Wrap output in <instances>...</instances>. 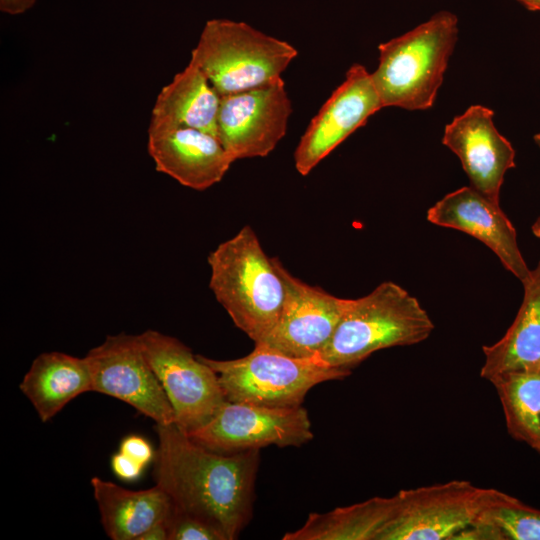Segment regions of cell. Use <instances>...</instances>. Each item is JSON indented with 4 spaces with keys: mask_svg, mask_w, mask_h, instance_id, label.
I'll use <instances>...</instances> for the list:
<instances>
[{
    "mask_svg": "<svg viewBox=\"0 0 540 540\" xmlns=\"http://www.w3.org/2000/svg\"><path fill=\"white\" fill-rule=\"evenodd\" d=\"M531 11L540 12V0H517Z\"/></svg>",
    "mask_w": 540,
    "mask_h": 540,
    "instance_id": "cell-30",
    "label": "cell"
},
{
    "mask_svg": "<svg viewBox=\"0 0 540 540\" xmlns=\"http://www.w3.org/2000/svg\"><path fill=\"white\" fill-rule=\"evenodd\" d=\"M199 445L231 454L269 445L301 446L313 438L306 409L226 401L204 426L187 434Z\"/></svg>",
    "mask_w": 540,
    "mask_h": 540,
    "instance_id": "cell-9",
    "label": "cell"
},
{
    "mask_svg": "<svg viewBox=\"0 0 540 540\" xmlns=\"http://www.w3.org/2000/svg\"><path fill=\"white\" fill-rule=\"evenodd\" d=\"M220 97L218 139L232 160L270 154L292 113L284 80Z\"/></svg>",
    "mask_w": 540,
    "mask_h": 540,
    "instance_id": "cell-11",
    "label": "cell"
},
{
    "mask_svg": "<svg viewBox=\"0 0 540 540\" xmlns=\"http://www.w3.org/2000/svg\"><path fill=\"white\" fill-rule=\"evenodd\" d=\"M92 391L121 400L156 424L175 423L168 397L147 361L138 335H108L85 356Z\"/></svg>",
    "mask_w": 540,
    "mask_h": 540,
    "instance_id": "cell-10",
    "label": "cell"
},
{
    "mask_svg": "<svg viewBox=\"0 0 540 540\" xmlns=\"http://www.w3.org/2000/svg\"><path fill=\"white\" fill-rule=\"evenodd\" d=\"M457 35V16L440 11L407 33L381 43L379 64L371 77L382 108H431Z\"/></svg>",
    "mask_w": 540,
    "mask_h": 540,
    "instance_id": "cell-4",
    "label": "cell"
},
{
    "mask_svg": "<svg viewBox=\"0 0 540 540\" xmlns=\"http://www.w3.org/2000/svg\"><path fill=\"white\" fill-rule=\"evenodd\" d=\"M220 99L204 73L188 63L157 95L148 134L189 127L218 138Z\"/></svg>",
    "mask_w": 540,
    "mask_h": 540,
    "instance_id": "cell-17",
    "label": "cell"
},
{
    "mask_svg": "<svg viewBox=\"0 0 540 540\" xmlns=\"http://www.w3.org/2000/svg\"><path fill=\"white\" fill-rule=\"evenodd\" d=\"M119 451L140 463L142 466L150 463L154 457V451L151 444L139 435H129L125 437L120 443Z\"/></svg>",
    "mask_w": 540,
    "mask_h": 540,
    "instance_id": "cell-25",
    "label": "cell"
},
{
    "mask_svg": "<svg viewBox=\"0 0 540 540\" xmlns=\"http://www.w3.org/2000/svg\"><path fill=\"white\" fill-rule=\"evenodd\" d=\"M209 287L236 327L254 344L272 331L281 314L286 289L273 258L246 225L208 256Z\"/></svg>",
    "mask_w": 540,
    "mask_h": 540,
    "instance_id": "cell-2",
    "label": "cell"
},
{
    "mask_svg": "<svg viewBox=\"0 0 540 540\" xmlns=\"http://www.w3.org/2000/svg\"><path fill=\"white\" fill-rule=\"evenodd\" d=\"M477 523L493 527L501 540H540V510L496 489Z\"/></svg>",
    "mask_w": 540,
    "mask_h": 540,
    "instance_id": "cell-23",
    "label": "cell"
},
{
    "mask_svg": "<svg viewBox=\"0 0 540 540\" xmlns=\"http://www.w3.org/2000/svg\"><path fill=\"white\" fill-rule=\"evenodd\" d=\"M427 220L435 225L453 228L476 238L489 247L506 270L521 282L529 276L517 242L516 229L500 208L471 186L445 195L427 211Z\"/></svg>",
    "mask_w": 540,
    "mask_h": 540,
    "instance_id": "cell-15",
    "label": "cell"
},
{
    "mask_svg": "<svg viewBox=\"0 0 540 540\" xmlns=\"http://www.w3.org/2000/svg\"><path fill=\"white\" fill-rule=\"evenodd\" d=\"M489 382L499 396L508 433L535 450L540 440V370L508 372Z\"/></svg>",
    "mask_w": 540,
    "mask_h": 540,
    "instance_id": "cell-22",
    "label": "cell"
},
{
    "mask_svg": "<svg viewBox=\"0 0 540 540\" xmlns=\"http://www.w3.org/2000/svg\"><path fill=\"white\" fill-rule=\"evenodd\" d=\"M111 468L118 478L134 481L141 476L144 466L119 451L111 458Z\"/></svg>",
    "mask_w": 540,
    "mask_h": 540,
    "instance_id": "cell-26",
    "label": "cell"
},
{
    "mask_svg": "<svg viewBox=\"0 0 540 540\" xmlns=\"http://www.w3.org/2000/svg\"><path fill=\"white\" fill-rule=\"evenodd\" d=\"M534 141L540 148V133L534 136ZM531 230L534 236H536L537 238H540V215L533 223Z\"/></svg>",
    "mask_w": 540,
    "mask_h": 540,
    "instance_id": "cell-29",
    "label": "cell"
},
{
    "mask_svg": "<svg viewBox=\"0 0 540 540\" xmlns=\"http://www.w3.org/2000/svg\"><path fill=\"white\" fill-rule=\"evenodd\" d=\"M298 51L286 41L244 22H206L189 63L197 66L220 96L268 84L281 77Z\"/></svg>",
    "mask_w": 540,
    "mask_h": 540,
    "instance_id": "cell-5",
    "label": "cell"
},
{
    "mask_svg": "<svg viewBox=\"0 0 540 540\" xmlns=\"http://www.w3.org/2000/svg\"><path fill=\"white\" fill-rule=\"evenodd\" d=\"M35 3L36 0H0V10L17 15L29 10Z\"/></svg>",
    "mask_w": 540,
    "mask_h": 540,
    "instance_id": "cell-28",
    "label": "cell"
},
{
    "mask_svg": "<svg viewBox=\"0 0 540 540\" xmlns=\"http://www.w3.org/2000/svg\"><path fill=\"white\" fill-rule=\"evenodd\" d=\"M434 323L418 299L385 281L369 294L350 299L329 343L315 356L330 367L351 371L376 351L418 344Z\"/></svg>",
    "mask_w": 540,
    "mask_h": 540,
    "instance_id": "cell-3",
    "label": "cell"
},
{
    "mask_svg": "<svg viewBox=\"0 0 540 540\" xmlns=\"http://www.w3.org/2000/svg\"><path fill=\"white\" fill-rule=\"evenodd\" d=\"M381 108L371 74L363 65L353 64L345 80L324 102L300 138L294 152L298 173L309 174Z\"/></svg>",
    "mask_w": 540,
    "mask_h": 540,
    "instance_id": "cell-13",
    "label": "cell"
},
{
    "mask_svg": "<svg viewBox=\"0 0 540 540\" xmlns=\"http://www.w3.org/2000/svg\"><path fill=\"white\" fill-rule=\"evenodd\" d=\"M535 451H537L538 454L540 455V440H539L538 446H537V448L535 449Z\"/></svg>",
    "mask_w": 540,
    "mask_h": 540,
    "instance_id": "cell-31",
    "label": "cell"
},
{
    "mask_svg": "<svg viewBox=\"0 0 540 540\" xmlns=\"http://www.w3.org/2000/svg\"><path fill=\"white\" fill-rule=\"evenodd\" d=\"M147 150L158 172L200 191L220 182L234 162L216 136L189 127L148 134Z\"/></svg>",
    "mask_w": 540,
    "mask_h": 540,
    "instance_id": "cell-16",
    "label": "cell"
},
{
    "mask_svg": "<svg viewBox=\"0 0 540 540\" xmlns=\"http://www.w3.org/2000/svg\"><path fill=\"white\" fill-rule=\"evenodd\" d=\"M168 517L154 523L139 540H169Z\"/></svg>",
    "mask_w": 540,
    "mask_h": 540,
    "instance_id": "cell-27",
    "label": "cell"
},
{
    "mask_svg": "<svg viewBox=\"0 0 540 540\" xmlns=\"http://www.w3.org/2000/svg\"><path fill=\"white\" fill-rule=\"evenodd\" d=\"M153 476L174 507L236 539L252 517L258 449L223 454L193 441L176 423L156 424Z\"/></svg>",
    "mask_w": 540,
    "mask_h": 540,
    "instance_id": "cell-1",
    "label": "cell"
},
{
    "mask_svg": "<svg viewBox=\"0 0 540 540\" xmlns=\"http://www.w3.org/2000/svg\"><path fill=\"white\" fill-rule=\"evenodd\" d=\"M399 491L391 497H373L325 513L312 512L304 525L284 534L283 540H378L401 505Z\"/></svg>",
    "mask_w": 540,
    "mask_h": 540,
    "instance_id": "cell-21",
    "label": "cell"
},
{
    "mask_svg": "<svg viewBox=\"0 0 540 540\" xmlns=\"http://www.w3.org/2000/svg\"><path fill=\"white\" fill-rule=\"evenodd\" d=\"M522 284L524 297L513 323L500 340L482 348L480 376L488 381L508 372L540 370V260Z\"/></svg>",
    "mask_w": 540,
    "mask_h": 540,
    "instance_id": "cell-18",
    "label": "cell"
},
{
    "mask_svg": "<svg viewBox=\"0 0 540 540\" xmlns=\"http://www.w3.org/2000/svg\"><path fill=\"white\" fill-rule=\"evenodd\" d=\"M198 356L218 375L227 401L267 407L301 406L315 385L351 374L316 357H292L262 345H255L248 355L232 360Z\"/></svg>",
    "mask_w": 540,
    "mask_h": 540,
    "instance_id": "cell-6",
    "label": "cell"
},
{
    "mask_svg": "<svg viewBox=\"0 0 540 540\" xmlns=\"http://www.w3.org/2000/svg\"><path fill=\"white\" fill-rule=\"evenodd\" d=\"M90 483L102 526L113 540H139L154 523L167 518L173 508L168 494L156 484L134 491L96 476Z\"/></svg>",
    "mask_w": 540,
    "mask_h": 540,
    "instance_id": "cell-19",
    "label": "cell"
},
{
    "mask_svg": "<svg viewBox=\"0 0 540 540\" xmlns=\"http://www.w3.org/2000/svg\"><path fill=\"white\" fill-rule=\"evenodd\" d=\"M143 353L186 433L207 424L227 401L216 372L175 337L148 329L138 335Z\"/></svg>",
    "mask_w": 540,
    "mask_h": 540,
    "instance_id": "cell-7",
    "label": "cell"
},
{
    "mask_svg": "<svg viewBox=\"0 0 540 540\" xmlns=\"http://www.w3.org/2000/svg\"><path fill=\"white\" fill-rule=\"evenodd\" d=\"M400 492L399 510L378 540L455 539L477 521L492 489L452 480Z\"/></svg>",
    "mask_w": 540,
    "mask_h": 540,
    "instance_id": "cell-8",
    "label": "cell"
},
{
    "mask_svg": "<svg viewBox=\"0 0 540 540\" xmlns=\"http://www.w3.org/2000/svg\"><path fill=\"white\" fill-rule=\"evenodd\" d=\"M168 527L169 540H227L215 525L174 505L168 517Z\"/></svg>",
    "mask_w": 540,
    "mask_h": 540,
    "instance_id": "cell-24",
    "label": "cell"
},
{
    "mask_svg": "<svg viewBox=\"0 0 540 540\" xmlns=\"http://www.w3.org/2000/svg\"><path fill=\"white\" fill-rule=\"evenodd\" d=\"M19 389L45 423L74 398L92 391L89 366L85 357L59 351L44 352L33 360Z\"/></svg>",
    "mask_w": 540,
    "mask_h": 540,
    "instance_id": "cell-20",
    "label": "cell"
},
{
    "mask_svg": "<svg viewBox=\"0 0 540 540\" xmlns=\"http://www.w3.org/2000/svg\"><path fill=\"white\" fill-rule=\"evenodd\" d=\"M494 112L472 105L445 126L442 143L455 153L470 180V186L495 203L507 170L515 166V150L499 133Z\"/></svg>",
    "mask_w": 540,
    "mask_h": 540,
    "instance_id": "cell-14",
    "label": "cell"
},
{
    "mask_svg": "<svg viewBox=\"0 0 540 540\" xmlns=\"http://www.w3.org/2000/svg\"><path fill=\"white\" fill-rule=\"evenodd\" d=\"M286 295L279 319L260 343L285 355L315 357L331 340L350 299L336 297L293 276L276 257Z\"/></svg>",
    "mask_w": 540,
    "mask_h": 540,
    "instance_id": "cell-12",
    "label": "cell"
}]
</instances>
